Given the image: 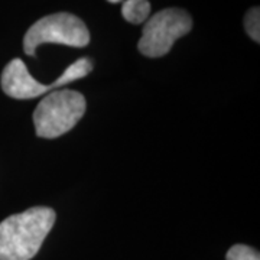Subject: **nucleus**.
<instances>
[{
    "instance_id": "4",
    "label": "nucleus",
    "mask_w": 260,
    "mask_h": 260,
    "mask_svg": "<svg viewBox=\"0 0 260 260\" xmlns=\"http://www.w3.org/2000/svg\"><path fill=\"white\" fill-rule=\"evenodd\" d=\"M93 70V62L88 58H80L74 64H71L65 70L62 75L52 84H41L37 81L28 71L26 65L22 59L15 58L5 67L2 74V88L5 94L12 99L18 100H30L45 94L52 88H58L61 85L73 83L80 80Z\"/></svg>"
},
{
    "instance_id": "1",
    "label": "nucleus",
    "mask_w": 260,
    "mask_h": 260,
    "mask_svg": "<svg viewBox=\"0 0 260 260\" xmlns=\"http://www.w3.org/2000/svg\"><path fill=\"white\" fill-rule=\"evenodd\" d=\"M55 211L34 207L0 223V260H30L55 223Z\"/></svg>"
},
{
    "instance_id": "7",
    "label": "nucleus",
    "mask_w": 260,
    "mask_h": 260,
    "mask_svg": "<svg viewBox=\"0 0 260 260\" xmlns=\"http://www.w3.org/2000/svg\"><path fill=\"white\" fill-rule=\"evenodd\" d=\"M260 10L259 8L250 9L244 16V29L254 42H260Z\"/></svg>"
},
{
    "instance_id": "2",
    "label": "nucleus",
    "mask_w": 260,
    "mask_h": 260,
    "mask_svg": "<svg viewBox=\"0 0 260 260\" xmlns=\"http://www.w3.org/2000/svg\"><path fill=\"white\" fill-rule=\"evenodd\" d=\"M85 113V99L74 90H56L45 95L34 112L39 138L55 139L74 127Z\"/></svg>"
},
{
    "instance_id": "3",
    "label": "nucleus",
    "mask_w": 260,
    "mask_h": 260,
    "mask_svg": "<svg viewBox=\"0 0 260 260\" xmlns=\"http://www.w3.org/2000/svg\"><path fill=\"white\" fill-rule=\"evenodd\" d=\"M90 42V32L83 20L71 13H54L39 19L23 38V49L28 55L37 54L42 44H61L67 47L84 48Z\"/></svg>"
},
{
    "instance_id": "8",
    "label": "nucleus",
    "mask_w": 260,
    "mask_h": 260,
    "mask_svg": "<svg viewBox=\"0 0 260 260\" xmlns=\"http://www.w3.org/2000/svg\"><path fill=\"white\" fill-rule=\"evenodd\" d=\"M225 260H260L259 251L244 244H236L227 251Z\"/></svg>"
},
{
    "instance_id": "9",
    "label": "nucleus",
    "mask_w": 260,
    "mask_h": 260,
    "mask_svg": "<svg viewBox=\"0 0 260 260\" xmlns=\"http://www.w3.org/2000/svg\"><path fill=\"white\" fill-rule=\"evenodd\" d=\"M107 2H110V3H119L121 0H107Z\"/></svg>"
},
{
    "instance_id": "6",
    "label": "nucleus",
    "mask_w": 260,
    "mask_h": 260,
    "mask_svg": "<svg viewBox=\"0 0 260 260\" xmlns=\"http://www.w3.org/2000/svg\"><path fill=\"white\" fill-rule=\"evenodd\" d=\"M121 15L132 25H140L149 19L150 3L148 0H124L121 6Z\"/></svg>"
},
{
    "instance_id": "5",
    "label": "nucleus",
    "mask_w": 260,
    "mask_h": 260,
    "mask_svg": "<svg viewBox=\"0 0 260 260\" xmlns=\"http://www.w3.org/2000/svg\"><path fill=\"white\" fill-rule=\"evenodd\" d=\"M192 28V19L188 12L169 8L155 13L143 26L138 48L145 56L159 58L167 55L175 41L185 37Z\"/></svg>"
}]
</instances>
